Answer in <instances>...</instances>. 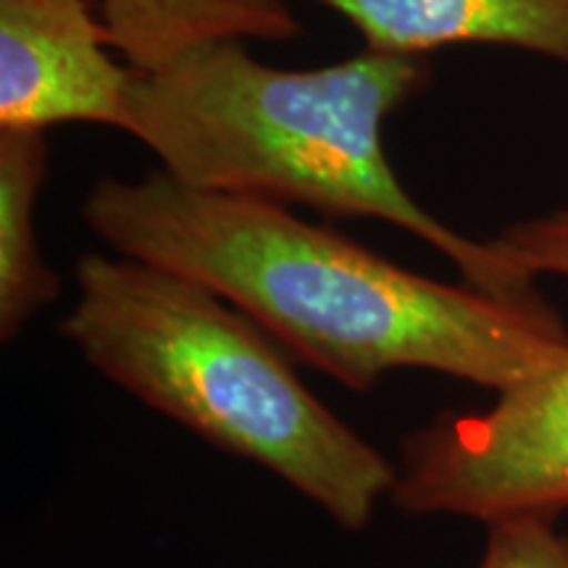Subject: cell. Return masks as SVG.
Returning <instances> with one entry per match:
<instances>
[{
  "instance_id": "1",
  "label": "cell",
  "mask_w": 568,
  "mask_h": 568,
  "mask_svg": "<svg viewBox=\"0 0 568 568\" xmlns=\"http://www.w3.org/2000/svg\"><path fill=\"white\" fill-rule=\"evenodd\" d=\"M82 216L113 253L205 284L284 351L361 393L397 368L497 393L568 355L566 326L545 303L408 272L264 197L195 190L159 169L98 180Z\"/></svg>"
},
{
  "instance_id": "2",
  "label": "cell",
  "mask_w": 568,
  "mask_h": 568,
  "mask_svg": "<svg viewBox=\"0 0 568 568\" xmlns=\"http://www.w3.org/2000/svg\"><path fill=\"white\" fill-rule=\"evenodd\" d=\"M429 82L426 55L366 48L295 71L261 63L245 42H213L155 71L134 69L126 134L187 187L379 219L443 253L481 293L542 303L535 276L439 222L397 180L382 130Z\"/></svg>"
},
{
  "instance_id": "3",
  "label": "cell",
  "mask_w": 568,
  "mask_h": 568,
  "mask_svg": "<svg viewBox=\"0 0 568 568\" xmlns=\"http://www.w3.org/2000/svg\"><path fill=\"white\" fill-rule=\"evenodd\" d=\"M61 322L92 368L205 443L268 468L343 529H364L397 466L332 414L290 355L205 284L130 255L77 261Z\"/></svg>"
},
{
  "instance_id": "4",
  "label": "cell",
  "mask_w": 568,
  "mask_h": 568,
  "mask_svg": "<svg viewBox=\"0 0 568 568\" xmlns=\"http://www.w3.org/2000/svg\"><path fill=\"white\" fill-rule=\"evenodd\" d=\"M389 500L410 516L495 524L568 508V355L477 414H443L400 447Z\"/></svg>"
},
{
  "instance_id": "5",
  "label": "cell",
  "mask_w": 568,
  "mask_h": 568,
  "mask_svg": "<svg viewBox=\"0 0 568 568\" xmlns=\"http://www.w3.org/2000/svg\"><path fill=\"white\" fill-rule=\"evenodd\" d=\"M95 0H0V130L126 132L134 69L113 59Z\"/></svg>"
},
{
  "instance_id": "6",
  "label": "cell",
  "mask_w": 568,
  "mask_h": 568,
  "mask_svg": "<svg viewBox=\"0 0 568 568\" xmlns=\"http://www.w3.org/2000/svg\"><path fill=\"white\" fill-rule=\"evenodd\" d=\"M385 53L429 55L450 45H500L568 67V0H311Z\"/></svg>"
},
{
  "instance_id": "7",
  "label": "cell",
  "mask_w": 568,
  "mask_h": 568,
  "mask_svg": "<svg viewBox=\"0 0 568 568\" xmlns=\"http://www.w3.org/2000/svg\"><path fill=\"white\" fill-rule=\"evenodd\" d=\"M113 51L155 71L213 42H293L303 27L287 0H95Z\"/></svg>"
},
{
  "instance_id": "8",
  "label": "cell",
  "mask_w": 568,
  "mask_h": 568,
  "mask_svg": "<svg viewBox=\"0 0 568 568\" xmlns=\"http://www.w3.org/2000/svg\"><path fill=\"white\" fill-rule=\"evenodd\" d=\"M45 132L0 130V337H19L27 322L61 293L42 258L38 197L48 176Z\"/></svg>"
},
{
  "instance_id": "9",
  "label": "cell",
  "mask_w": 568,
  "mask_h": 568,
  "mask_svg": "<svg viewBox=\"0 0 568 568\" xmlns=\"http://www.w3.org/2000/svg\"><path fill=\"white\" fill-rule=\"evenodd\" d=\"M550 516H514L489 524L479 568H568V537Z\"/></svg>"
},
{
  "instance_id": "10",
  "label": "cell",
  "mask_w": 568,
  "mask_h": 568,
  "mask_svg": "<svg viewBox=\"0 0 568 568\" xmlns=\"http://www.w3.org/2000/svg\"><path fill=\"white\" fill-rule=\"evenodd\" d=\"M489 243L524 274L568 280V209L510 224Z\"/></svg>"
}]
</instances>
